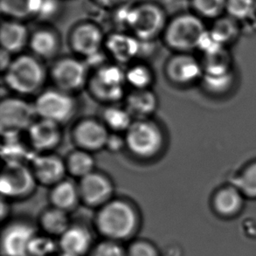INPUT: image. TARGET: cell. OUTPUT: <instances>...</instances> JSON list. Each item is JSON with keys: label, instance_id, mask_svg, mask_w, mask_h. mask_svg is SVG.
<instances>
[{"label": "cell", "instance_id": "cell-26", "mask_svg": "<svg viewBox=\"0 0 256 256\" xmlns=\"http://www.w3.org/2000/svg\"><path fill=\"white\" fill-rule=\"evenodd\" d=\"M42 228L46 232L54 236H62L70 228L66 211L54 208L45 212L42 217Z\"/></svg>", "mask_w": 256, "mask_h": 256}, {"label": "cell", "instance_id": "cell-19", "mask_svg": "<svg viewBox=\"0 0 256 256\" xmlns=\"http://www.w3.org/2000/svg\"><path fill=\"white\" fill-rule=\"evenodd\" d=\"M91 245V236L84 228L70 226L63 234L60 240L62 254L70 256H82L88 251Z\"/></svg>", "mask_w": 256, "mask_h": 256}, {"label": "cell", "instance_id": "cell-35", "mask_svg": "<svg viewBox=\"0 0 256 256\" xmlns=\"http://www.w3.org/2000/svg\"><path fill=\"white\" fill-rule=\"evenodd\" d=\"M206 85L215 91L225 90L231 84V76L228 71L208 72L206 76Z\"/></svg>", "mask_w": 256, "mask_h": 256}, {"label": "cell", "instance_id": "cell-37", "mask_svg": "<svg viewBox=\"0 0 256 256\" xmlns=\"http://www.w3.org/2000/svg\"><path fill=\"white\" fill-rule=\"evenodd\" d=\"M128 256H158V253L149 243L136 242L130 246Z\"/></svg>", "mask_w": 256, "mask_h": 256}, {"label": "cell", "instance_id": "cell-2", "mask_svg": "<svg viewBox=\"0 0 256 256\" xmlns=\"http://www.w3.org/2000/svg\"><path fill=\"white\" fill-rule=\"evenodd\" d=\"M8 88L21 94H30L38 91L44 84L46 73L38 59L22 56L12 60L6 71Z\"/></svg>", "mask_w": 256, "mask_h": 256}, {"label": "cell", "instance_id": "cell-40", "mask_svg": "<svg viewBox=\"0 0 256 256\" xmlns=\"http://www.w3.org/2000/svg\"><path fill=\"white\" fill-rule=\"evenodd\" d=\"M96 1L104 7H116L124 4L127 0H96Z\"/></svg>", "mask_w": 256, "mask_h": 256}, {"label": "cell", "instance_id": "cell-28", "mask_svg": "<svg viewBox=\"0 0 256 256\" xmlns=\"http://www.w3.org/2000/svg\"><path fill=\"white\" fill-rule=\"evenodd\" d=\"M242 204V198L236 188H226L220 190L215 198V206L220 214H234L239 211Z\"/></svg>", "mask_w": 256, "mask_h": 256}, {"label": "cell", "instance_id": "cell-23", "mask_svg": "<svg viewBox=\"0 0 256 256\" xmlns=\"http://www.w3.org/2000/svg\"><path fill=\"white\" fill-rule=\"evenodd\" d=\"M50 197L54 208L66 211L74 208L80 198L79 188L68 180H62L54 186Z\"/></svg>", "mask_w": 256, "mask_h": 256}, {"label": "cell", "instance_id": "cell-38", "mask_svg": "<svg viewBox=\"0 0 256 256\" xmlns=\"http://www.w3.org/2000/svg\"><path fill=\"white\" fill-rule=\"evenodd\" d=\"M124 146H126L125 138H122L121 136L118 135V133L110 134L108 138L106 147L111 152H120Z\"/></svg>", "mask_w": 256, "mask_h": 256}, {"label": "cell", "instance_id": "cell-15", "mask_svg": "<svg viewBox=\"0 0 256 256\" xmlns=\"http://www.w3.org/2000/svg\"><path fill=\"white\" fill-rule=\"evenodd\" d=\"M59 126L54 122L42 118L36 120L28 130L32 146L42 152L56 148L62 138Z\"/></svg>", "mask_w": 256, "mask_h": 256}, {"label": "cell", "instance_id": "cell-14", "mask_svg": "<svg viewBox=\"0 0 256 256\" xmlns=\"http://www.w3.org/2000/svg\"><path fill=\"white\" fill-rule=\"evenodd\" d=\"M32 170L37 182L54 186L64 180L66 163L56 155L44 154L35 158Z\"/></svg>", "mask_w": 256, "mask_h": 256}, {"label": "cell", "instance_id": "cell-17", "mask_svg": "<svg viewBox=\"0 0 256 256\" xmlns=\"http://www.w3.org/2000/svg\"><path fill=\"white\" fill-rule=\"evenodd\" d=\"M201 73L197 60L186 54L174 56L167 63V76L175 84H192L200 76Z\"/></svg>", "mask_w": 256, "mask_h": 256}, {"label": "cell", "instance_id": "cell-1", "mask_svg": "<svg viewBox=\"0 0 256 256\" xmlns=\"http://www.w3.org/2000/svg\"><path fill=\"white\" fill-rule=\"evenodd\" d=\"M97 228L110 240H122L132 234L136 226V215L124 201L108 202L97 215Z\"/></svg>", "mask_w": 256, "mask_h": 256}, {"label": "cell", "instance_id": "cell-29", "mask_svg": "<svg viewBox=\"0 0 256 256\" xmlns=\"http://www.w3.org/2000/svg\"><path fill=\"white\" fill-rule=\"evenodd\" d=\"M126 82L135 90H146L149 86L152 76V73L146 66L135 65L125 72Z\"/></svg>", "mask_w": 256, "mask_h": 256}, {"label": "cell", "instance_id": "cell-22", "mask_svg": "<svg viewBox=\"0 0 256 256\" xmlns=\"http://www.w3.org/2000/svg\"><path fill=\"white\" fill-rule=\"evenodd\" d=\"M29 44L35 56L40 58H51L59 49V40L54 32L42 29L34 32Z\"/></svg>", "mask_w": 256, "mask_h": 256}, {"label": "cell", "instance_id": "cell-16", "mask_svg": "<svg viewBox=\"0 0 256 256\" xmlns=\"http://www.w3.org/2000/svg\"><path fill=\"white\" fill-rule=\"evenodd\" d=\"M102 42V32L94 24L79 26L71 35V45L74 50L86 58L100 52Z\"/></svg>", "mask_w": 256, "mask_h": 256}, {"label": "cell", "instance_id": "cell-7", "mask_svg": "<svg viewBox=\"0 0 256 256\" xmlns=\"http://www.w3.org/2000/svg\"><path fill=\"white\" fill-rule=\"evenodd\" d=\"M36 183L32 170L22 162H6L0 178V190L4 197H26L34 190Z\"/></svg>", "mask_w": 256, "mask_h": 256}, {"label": "cell", "instance_id": "cell-5", "mask_svg": "<svg viewBox=\"0 0 256 256\" xmlns=\"http://www.w3.org/2000/svg\"><path fill=\"white\" fill-rule=\"evenodd\" d=\"M166 15L155 4H147L136 6L128 14L127 24L136 38L150 42L166 28Z\"/></svg>", "mask_w": 256, "mask_h": 256}, {"label": "cell", "instance_id": "cell-30", "mask_svg": "<svg viewBox=\"0 0 256 256\" xmlns=\"http://www.w3.org/2000/svg\"><path fill=\"white\" fill-rule=\"evenodd\" d=\"M228 0H194V7L198 14L206 18L218 17L225 10Z\"/></svg>", "mask_w": 256, "mask_h": 256}, {"label": "cell", "instance_id": "cell-8", "mask_svg": "<svg viewBox=\"0 0 256 256\" xmlns=\"http://www.w3.org/2000/svg\"><path fill=\"white\" fill-rule=\"evenodd\" d=\"M37 116L34 105L18 98H6L0 105V125L2 132L12 134L28 130Z\"/></svg>", "mask_w": 256, "mask_h": 256}, {"label": "cell", "instance_id": "cell-6", "mask_svg": "<svg viewBox=\"0 0 256 256\" xmlns=\"http://www.w3.org/2000/svg\"><path fill=\"white\" fill-rule=\"evenodd\" d=\"M34 105L37 116L58 124L68 121L76 108V104L70 94L60 90L43 92Z\"/></svg>", "mask_w": 256, "mask_h": 256}, {"label": "cell", "instance_id": "cell-13", "mask_svg": "<svg viewBox=\"0 0 256 256\" xmlns=\"http://www.w3.org/2000/svg\"><path fill=\"white\" fill-rule=\"evenodd\" d=\"M35 237L34 229L26 224H12L2 234V252L4 256H28L32 240Z\"/></svg>", "mask_w": 256, "mask_h": 256}, {"label": "cell", "instance_id": "cell-20", "mask_svg": "<svg viewBox=\"0 0 256 256\" xmlns=\"http://www.w3.org/2000/svg\"><path fill=\"white\" fill-rule=\"evenodd\" d=\"M26 28L16 21L4 22L0 29V42L2 49L10 54L18 52L24 48L29 42Z\"/></svg>", "mask_w": 256, "mask_h": 256}, {"label": "cell", "instance_id": "cell-31", "mask_svg": "<svg viewBox=\"0 0 256 256\" xmlns=\"http://www.w3.org/2000/svg\"><path fill=\"white\" fill-rule=\"evenodd\" d=\"M226 10L234 20H244L254 10L253 0H228Z\"/></svg>", "mask_w": 256, "mask_h": 256}, {"label": "cell", "instance_id": "cell-18", "mask_svg": "<svg viewBox=\"0 0 256 256\" xmlns=\"http://www.w3.org/2000/svg\"><path fill=\"white\" fill-rule=\"evenodd\" d=\"M156 94L146 88L132 91L127 96L125 108L136 120H144L156 110Z\"/></svg>", "mask_w": 256, "mask_h": 256}, {"label": "cell", "instance_id": "cell-21", "mask_svg": "<svg viewBox=\"0 0 256 256\" xmlns=\"http://www.w3.org/2000/svg\"><path fill=\"white\" fill-rule=\"evenodd\" d=\"M107 48L114 59L127 62L139 56L140 40L127 35H114L108 38Z\"/></svg>", "mask_w": 256, "mask_h": 256}, {"label": "cell", "instance_id": "cell-36", "mask_svg": "<svg viewBox=\"0 0 256 256\" xmlns=\"http://www.w3.org/2000/svg\"><path fill=\"white\" fill-rule=\"evenodd\" d=\"M91 256H125L124 250L116 243L105 242L94 250Z\"/></svg>", "mask_w": 256, "mask_h": 256}, {"label": "cell", "instance_id": "cell-10", "mask_svg": "<svg viewBox=\"0 0 256 256\" xmlns=\"http://www.w3.org/2000/svg\"><path fill=\"white\" fill-rule=\"evenodd\" d=\"M52 80L58 90L70 93L80 90L86 82V63L74 58H65L56 63L52 70Z\"/></svg>", "mask_w": 256, "mask_h": 256}, {"label": "cell", "instance_id": "cell-41", "mask_svg": "<svg viewBox=\"0 0 256 256\" xmlns=\"http://www.w3.org/2000/svg\"><path fill=\"white\" fill-rule=\"evenodd\" d=\"M68 256V254H62V256Z\"/></svg>", "mask_w": 256, "mask_h": 256}, {"label": "cell", "instance_id": "cell-4", "mask_svg": "<svg viewBox=\"0 0 256 256\" xmlns=\"http://www.w3.org/2000/svg\"><path fill=\"white\" fill-rule=\"evenodd\" d=\"M126 147L135 156L149 158L156 156L163 146V134L152 122L136 120L126 132Z\"/></svg>", "mask_w": 256, "mask_h": 256}, {"label": "cell", "instance_id": "cell-9", "mask_svg": "<svg viewBox=\"0 0 256 256\" xmlns=\"http://www.w3.org/2000/svg\"><path fill=\"white\" fill-rule=\"evenodd\" d=\"M125 72L118 66H100L90 82V90L99 100L116 102L124 96Z\"/></svg>", "mask_w": 256, "mask_h": 256}, {"label": "cell", "instance_id": "cell-3", "mask_svg": "<svg viewBox=\"0 0 256 256\" xmlns=\"http://www.w3.org/2000/svg\"><path fill=\"white\" fill-rule=\"evenodd\" d=\"M206 31L200 18L183 14L170 21L164 30V40L170 48L186 52L200 46Z\"/></svg>", "mask_w": 256, "mask_h": 256}, {"label": "cell", "instance_id": "cell-11", "mask_svg": "<svg viewBox=\"0 0 256 256\" xmlns=\"http://www.w3.org/2000/svg\"><path fill=\"white\" fill-rule=\"evenodd\" d=\"M80 198L88 206H97L107 204L113 194V186L107 176L92 172L80 178Z\"/></svg>", "mask_w": 256, "mask_h": 256}, {"label": "cell", "instance_id": "cell-33", "mask_svg": "<svg viewBox=\"0 0 256 256\" xmlns=\"http://www.w3.org/2000/svg\"><path fill=\"white\" fill-rule=\"evenodd\" d=\"M234 21V18H225L215 24L212 35L218 43L226 42L236 34V26Z\"/></svg>", "mask_w": 256, "mask_h": 256}, {"label": "cell", "instance_id": "cell-25", "mask_svg": "<svg viewBox=\"0 0 256 256\" xmlns=\"http://www.w3.org/2000/svg\"><path fill=\"white\" fill-rule=\"evenodd\" d=\"M66 170L74 176L82 178L94 172V160L88 152L78 150L71 153L66 162Z\"/></svg>", "mask_w": 256, "mask_h": 256}, {"label": "cell", "instance_id": "cell-27", "mask_svg": "<svg viewBox=\"0 0 256 256\" xmlns=\"http://www.w3.org/2000/svg\"><path fill=\"white\" fill-rule=\"evenodd\" d=\"M102 118L104 125L114 133L127 132L133 122L132 114L125 108H122L116 106L106 108L102 114Z\"/></svg>", "mask_w": 256, "mask_h": 256}, {"label": "cell", "instance_id": "cell-32", "mask_svg": "<svg viewBox=\"0 0 256 256\" xmlns=\"http://www.w3.org/2000/svg\"><path fill=\"white\" fill-rule=\"evenodd\" d=\"M238 186L246 196L256 198V163L244 172L238 180Z\"/></svg>", "mask_w": 256, "mask_h": 256}, {"label": "cell", "instance_id": "cell-12", "mask_svg": "<svg viewBox=\"0 0 256 256\" xmlns=\"http://www.w3.org/2000/svg\"><path fill=\"white\" fill-rule=\"evenodd\" d=\"M108 136L104 124L92 119L80 122L74 130V139L77 146L88 152L105 148Z\"/></svg>", "mask_w": 256, "mask_h": 256}, {"label": "cell", "instance_id": "cell-34", "mask_svg": "<svg viewBox=\"0 0 256 256\" xmlns=\"http://www.w3.org/2000/svg\"><path fill=\"white\" fill-rule=\"evenodd\" d=\"M56 250V243L48 238L34 237L32 240L28 256H48L54 253Z\"/></svg>", "mask_w": 256, "mask_h": 256}, {"label": "cell", "instance_id": "cell-24", "mask_svg": "<svg viewBox=\"0 0 256 256\" xmlns=\"http://www.w3.org/2000/svg\"><path fill=\"white\" fill-rule=\"evenodd\" d=\"M42 0H1V12L10 17L24 18L40 14Z\"/></svg>", "mask_w": 256, "mask_h": 256}, {"label": "cell", "instance_id": "cell-39", "mask_svg": "<svg viewBox=\"0 0 256 256\" xmlns=\"http://www.w3.org/2000/svg\"><path fill=\"white\" fill-rule=\"evenodd\" d=\"M10 52H6V50L1 48V54H0V66H1V70L2 72H6L7 68H9L10 63L12 62V60L10 59Z\"/></svg>", "mask_w": 256, "mask_h": 256}]
</instances>
